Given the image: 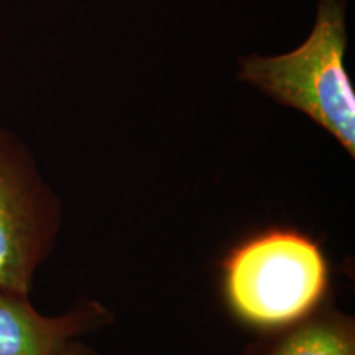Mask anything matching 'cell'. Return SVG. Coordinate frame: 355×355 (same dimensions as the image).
<instances>
[{"instance_id":"8992f818","label":"cell","mask_w":355,"mask_h":355,"mask_svg":"<svg viewBox=\"0 0 355 355\" xmlns=\"http://www.w3.org/2000/svg\"><path fill=\"white\" fill-rule=\"evenodd\" d=\"M60 355H97V354L92 349H89L87 345L71 340V343L66 345V347L63 349V352H61Z\"/></svg>"},{"instance_id":"3957f363","label":"cell","mask_w":355,"mask_h":355,"mask_svg":"<svg viewBox=\"0 0 355 355\" xmlns=\"http://www.w3.org/2000/svg\"><path fill=\"white\" fill-rule=\"evenodd\" d=\"M58 222L56 199L40 181L30 155L12 133L0 130V291L28 296Z\"/></svg>"},{"instance_id":"7a4b0ae2","label":"cell","mask_w":355,"mask_h":355,"mask_svg":"<svg viewBox=\"0 0 355 355\" xmlns=\"http://www.w3.org/2000/svg\"><path fill=\"white\" fill-rule=\"evenodd\" d=\"M225 296L241 321L282 329L303 321L321 303L327 263L321 248L293 230L252 239L225 261Z\"/></svg>"},{"instance_id":"277c9868","label":"cell","mask_w":355,"mask_h":355,"mask_svg":"<svg viewBox=\"0 0 355 355\" xmlns=\"http://www.w3.org/2000/svg\"><path fill=\"white\" fill-rule=\"evenodd\" d=\"M107 321L110 314L101 304L46 318L28 296L0 291V355H60L74 337Z\"/></svg>"},{"instance_id":"5b68a950","label":"cell","mask_w":355,"mask_h":355,"mask_svg":"<svg viewBox=\"0 0 355 355\" xmlns=\"http://www.w3.org/2000/svg\"><path fill=\"white\" fill-rule=\"evenodd\" d=\"M266 355H355L354 322L337 313L304 318Z\"/></svg>"},{"instance_id":"6da1fadb","label":"cell","mask_w":355,"mask_h":355,"mask_svg":"<svg viewBox=\"0 0 355 355\" xmlns=\"http://www.w3.org/2000/svg\"><path fill=\"white\" fill-rule=\"evenodd\" d=\"M347 0H319L313 32L279 56L241 58L239 79L298 109L355 157V89L345 69Z\"/></svg>"}]
</instances>
